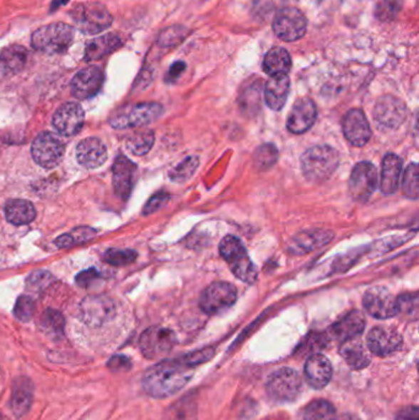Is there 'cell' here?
Wrapping results in <instances>:
<instances>
[{"instance_id": "6da1fadb", "label": "cell", "mask_w": 419, "mask_h": 420, "mask_svg": "<svg viewBox=\"0 0 419 420\" xmlns=\"http://www.w3.org/2000/svg\"><path fill=\"white\" fill-rule=\"evenodd\" d=\"M192 375V367L183 363L181 359L164 360L148 369L142 385L148 396L161 399L177 394L187 385Z\"/></svg>"}, {"instance_id": "7a4b0ae2", "label": "cell", "mask_w": 419, "mask_h": 420, "mask_svg": "<svg viewBox=\"0 0 419 420\" xmlns=\"http://www.w3.org/2000/svg\"><path fill=\"white\" fill-rule=\"evenodd\" d=\"M339 165V155L329 145L312 146L301 156V168L309 181L329 180Z\"/></svg>"}, {"instance_id": "3957f363", "label": "cell", "mask_w": 419, "mask_h": 420, "mask_svg": "<svg viewBox=\"0 0 419 420\" xmlns=\"http://www.w3.org/2000/svg\"><path fill=\"white\" fill-rule=\"evenodd\" d=\"M219 251L237 279L244 283H256L257 270L240 240L235 236L224 237L219 246Z\"/></svg>"}, {"instance_id": "277c9868", "label": "cell", "mask_w": 419, "mask_h": 420, "mask_svg": "<svg viewBox=\"0 0 419 420\" xmlns=\"http://www.w3.org/2000/svg\"><path fill=\"white\" fill-rule=\"evenodd\" d=\"M74 29L64 22H54L37 29L31 36L33 48L46 54H58L71 46Z\"/></svg>"}, {"instance_id": "5b68a950", "label": "cell", "mask_w": 419, "mask_h": 420, "mask_svg": "<svg viewBox=\"0 0 419 420\" xmlns=\"http://www.w3.org/2000/svg\"><path fill=\"white\" fill-rule=\"evenodd\" d=\"M76 27L86 35H96L111 26L112 15L100 3H81L71 11Z\"/></svg>"}, {"instance_id": "8992f818", "label": "cell", "mask_w": 419, "mask_h": 420, "mask_svg": "<svg viewBox=\"0 0 419 420\" xmlns=\"http://www.w3.org/2000/svg\"><path fill=\"white\" fill-rule=\"evenodd\" d=\"M164 112L160 103L143 102L118 111L116 115L110 118V124L113 128L127 129L143 127L157 120Z\"/></svg>"}, {"instance_id": "52a82bcc", "label": "cell", "mask_w": 419, "mask_h": 420, "mask_svg": "<svg viewBox=\"0 0 419 420\" xmlns=\"http://www.w3.org/2000/svg\"><path fill=\"white\" fill-rule=\"evenodd\" d=\"M266 389L268 396L276 402H291L300 394L301 377L293 369L283 367L268 377Z\"/></svg>"}, {"instance_id": "ba28073f", "label": "cell", "mask_w": 419, "mask_h": 420, "mask_svg": "<svg viewBox=\"0 0 419 420\" xmlns=\"http://www.w3.org/2000/svg\"><path fill=\"white\" fill-rule=\"evenodd\" d=\"M64 151V142L53 133H41L32 143V158L42 168H57L63 160Z\"/></svg>"}, {"instance_id": "9c48e42d", "label": "cell", "mask_w": 419, "mask_h": 420, "mask_svg": "<svg viewBox=\"0 0 419 420\" xmlns=\"http://www.w3.org/2000/svg\"><path fill=\"white\" fill-rule=\"evenodd\" d=\"M308 20L296 8H284L276 13L273 20V31L281 40L294 42L304 37Z\"/></svg>"}, {"instance_id": "30bf717a", "label": "cell", "mask_w": 419, "mask_h": 420, "mask_svg": "<svg viewBox=\"0 0 419 420\" xmlns=\"http://www.w3.org/2000/svg\"><path fill=\"white\" fill-rule=\"evenodd\" d=\"M237 299V289L232 284L225 282L210 284V287L202 292L200 306L205 314H222L225 309H230Z\"/></svg>"}, {"instance_id": "8fae6325", "label": "cell", "mask_w": 419, "mask_h": 420, "mask_svg": "<svg viewBox=\"0 0 419 420\" xmlns=\"http://www.w3.org/2000/svg\"><path fill=\"white\" fill-rule=\"evenodd\" d=\"M115 302L105 295H91L85 297L79 306V316L85 324L100 327L115 317Z\"/></svg>"}, {"instance_id": "7c38bea8", "label": "cell", "mask_w": 419, "mask_h": 420, "mask_svg": "<svg viewBox=\"0 0 419 420\" xmlns=\"http://www.w3.org/2000/svg\"><path fill=\"white\" fill-rule=\"evenodd\" d=\"M379 183L378 171L371 163H359L353 168L349 178V193L358 202H366L374 193Z\"/></svg>"}, {"instance_id": "4fadbf2b", "label": "cell", "mask_w": 419, "mask_h": 420, "mask_svg": "<svg viewBox=\"0 0 419 420\" xmlns=\"http://www.w3.org/2000/svg\"><path fill=\"white\" fill-rule=\"evenodd\" d=\"M176 344V336L171 329L150 327L144 331L139 339V348L147 359H156L169 353Z\"/></svg>"}, {"instance_id": "5bb4252c", "label": "cell", "mask_w": 419, "mask_h": 420, "mask_svg": "<svg viewBox=\"0 0 419 420\" xmlns=\"http://www.w3.org/2000/svg\"><path fill=\"white\" fill-rule=\"evenodd\" d=\"M363 305L375 319H386L397 316V297L383 287H374L366 292Z\"/></svg>"}, {"instance_id": "9a60e30c", "label": "cell", "mask_w": 419, "mask_h": 420, "mask_svg": "<svg viewBox=\"0 0 419 420\" xmlns=\"http://www.w3.org/2000/svg\"><path fill=\"white\" fill-rule=\"evenodd\" d=\"M406 106L400 98L395 96H383L376 102L374 118L376 124L383 129H395L405 121Z\"/></svg>"}, {"instance_id": "2e32d148", "label": "cell", "mask_w": 419, "mask_h": 420, "mask_svg": "<svg viewBox=\"0 0 419 420\" xmlns=\"http://www.w3.org/2000/svg\"><path fill=\"white\" fill-rule=\"evenodd\" d=\"M84 121V111L81 105L76 102H67L56 111L52 124L59 134L71 137L81 132Z\"/></svg>"}, {"instance_id": "e0dca14e", "label": "cell", "mask_w": 419, "mask_h": 420, "mask_svg": "<svg viewBox=\"0 0 419 420\" xmlns=\"http://www.w3.org/2000/svg\"><path fill=\"white\" fill-rule=\"evenodd\" d=\"M103 71L98 66H88L78 71L72 80V93L78 100L94 98L103 84Z\"/></svg>"}, {"instance_id": "ac0fdd59", "label": "cell", "mask_w": 419, "mask_h": 420, "mask_svg": "<svg viewBox=\"0 0 419 420\" xmlns=\"http://www.w3.org/2000/svg\"><path fill=\"white\" fill-rule=\"evenodd\" d=\"M137 180V165L123 155L117 156L112 166V181L116 195L122 200H127L132 193Z\"/></svg>"}, {"instance_id": "d6986e66", "label": "cell", "mask_w": 419, "mask_h": 420, "mask_svg": "<svg viewBox=\"0 0 419 420\" xmlns=\"http://www.w3.org/2000/svg\"><path fill=\"white\" fill-rule=\"evenodd\" d=\"M343 134L353 146H364L371 137V126L364 112L358 108L351 110L344 116Z\"/></svg>"}, {"instance_id": "ffe728a7", "label": "cell", "mask_w": 419, "mask_h": 420, "mask_svg": "<svg viewBox=\"0 0 419 420\" xmlns=\"http://www.w3.org/2000/svg\"><path fill=\"white\" fill-rule=\"evenodd\" d=\"M317 110L315 102L308 98H300L291 108L286 128L294 134H303L311 128L316 121Z\"/></svg>"}, {"instance_id": "44dd1931", "label": "cell", "mask_w": 419, "mask_h": 420, "mask_svg": "<svg viewBox=\"0 0 419 420\" xmlns=\"http://www.w3.org/2000/svg\"><path fill=\"white\" fill-rule=\"evenodd\" d=\"M368 348L378 357H386L400 349L402 337L393 328L375 327L368 334Z\"/></svg>"}, {"instance_id": "7402d4cb", "label": "cell", "mask_w": 419, "mask_h": 420, "mask_svg": "<svg viewBox=\"0 0 419 420\" xmlns=\"http://www.w3.org/2000/svg\"><path fill=\"white\" fill-rule=\"evenodd\" d=\"M76 160L83 168H100L108 160V149L98 138H86L76 146Z\"/></svg>"}, {"instance_id": "603a6c76", "label": "cell", "mask_w": 419, "mask_h": 420, "mask_svg": "<svg viewBox=\"0 0 419 420\" xmlns=\"http://www.w3.org/2000/svg\"><path fill=\"white\" fill-rule=\"evenodd\" d=\"M305 377L309 385L321 389L329 385L332 377V365L325 355L311 354L305 363Z\"/></svg>"}, {"instance_id": "cb8c5ba5", "label": "cell", "mask_w": 419, "mask_h": 420, "mask_svg": "<svg viewBox=\"0 0 419 420\" xmlns=\"http://www.w3.org/2000/svg\"><path fill=\"white\" fill-rule=\"evenodd\" d=\"M333 239L329 230L304 231L290 240L289 251L293 255H305L316 248L324 247Z\"/></svg>"}, {"instance_id": "d4e9b609", "label": "cell", "mask_w": 419, "mask_h": 420, "mask_svg": "<svg viewBox=\"0 0 419 420\" xmlns=\"http://www.w3.org/2000/svg\"><path fill=\"white\" fill-rule=\"evenodd\" d=\"M33 401V384L27 377H18L14 381L10 397V409L16 418L25 416Z\"/></svg>"}, {"instance_id": "484cf974", "label": "cell", "mask_w": 419, "mask_h": 420, "mask_svg": "<svg viewBox=\"0 0 419 420\" xmlns=\"http://www.w3.org/2000/svg\"><path fill=\"white\" fill-rule=\"evenodd\" d=\"M366 328V319L359 311H352L331 327V334L341 343L358 338Z\"/></svg>"}, {"instance_id": "4316f807", "label": "cell", "mask_w": 419, "mask_h": 420, "mask_svg": "<svg viewBox=\"0 0 419 420\" xmlns=\"http://www.w3.org/2000/svg\"><path fill=\"white\" fill-rule=\"evenodd\" d=\"M290 80L288 76H271L264 86V100L269 108L279 111L286 105L289 95Z\"/></svg>"}, {"instance_id": "83f0119b", "label": "cell", "mask_w": 419, "mask_h": 420, "mask_svg": "<svg viewBox=\"0 0 419 420\" xmlns=\"http://www.w3.org/2000/svg\"><path fill=\"white\" fill-rule=\"evenodd\" d=\"M27 57V49L19 44H13L3 49L0 52V76L18 74L26 66Z\"/></svg>"}, {"instance_id": "f1b7e54d", "label": "cell", "mask_w": 419, "mask_h": 420, "mask_svg": "<svg viewBox=\"0 0 419 420\" xmlns=\"http://www.w3.org/2000/svg\"><path fill=\"white\" fill-rule=\"evenodd\" d=\"M402 163L400 158L395 154H388L383 158L381 177H380V190L383 195H393L400 185Z\"/></svg>"}, {"instance_id": "f546056e", "label": "cell", "mask_w": 419, "mask_h": 420, "mask_svg": "<svg viewBox=\"0 0 419 420\" xmlns=\"http://www.w3.org/2000/svg\"><path fill=\"white\" fill-rule=\"evenodd\" d=\"M122 39L117 34H108L100 36L98 39L90 41L85 47V61L93 62L98 61L101 58L106 57L108 54L113 53L115 51L122 46Z\"/></svg>"}, {"instance_id": "4dcf8cb0", "label": "cell", "mask_w": 419, "mask_h": 420, "mask_svg": "<svg viewBox=\"0 0 419 420\" xmlns=\"http://www.w3.org/2000/svg\"><path fill=\"white\" fill-rule=\"evenodd\" d=\"M339 353L353 370L366 369L371 364V357L368 355L364 345L358 338L343 342L341 345Z\"/></svg>"}, {"instance_id": "1f68e13d", "label": "cell", "mask_w": 419, "mask_h": 420, "mask_svg": "<svg viewBox=\"0 0 419 420\" xmlns=\"http://www.w3.org/2000/svg\"><path fill=\"white\" fill-rule=\"evenodd\" d=\"M5 217L14 225H26L36 217L33 204L24 199H13L5 205Z\"/></svg>"}, {"instance_id": "d6a6232c", "label": "cell", "mask_w": 419, "mask_h": 420, "mask_svg": "<svg viewBox=\"0 0 419 420\" xmlns=\"http://www.w3.org/2000/svg\"><path fill=\"white\" fill-rule=\"evenodd\" d=\"M291 68V58L288 51L281 47L272 48L264 59V71L269 76H288Z\"/></svg>"}, {"instance_id": "836d02e7", "label": "cell", "mask_w": 419, "mask_h": 420, "mask_svg": "<svg viewBox=\"0 0 419 420\" xmlns=\"http://www.w3.org/2000/svg\"><path fill=\"white\" fill-rule=\"evenodd\" d=\"M40 326L46 336L52 339H61L64 336L66 319L57 309H46L41 317Z\"/></svg>"}, {"instance_id": "e575fe53", "label": "cell", "mask_w": 419, "mask_h": 420, "mask_svg": "<svg viewBox=\"0 0 419 420\" xmlns=\"http://www.w3.org/2000/svg\"><path fill=\"white\" fill-rule=\"evenodd\" d=\"M304 420H336L337 411L333 404L324 399H319L308 404L303 411Z\"/></svg>"}, {"instance_id": "d590c367", "label": "cell", "mask_w": 419, "mask_h": 420, "mask_svg": "<svg viewBox=\"0 0 419 420\" xmlns=\"http://www.w3.org/2000/svg\"><path fill=\"white\" fill-rule=\"evenodd\" d=\"M155 140V135L152 130H143V132H137L132 134L127 142L125 146L127 149L133 155L137 156H143L148 154L152 149Z\"/></svg>"}, {"instance_id": "8d00e7d4", "label": "cell", "mask_w": 419, "mask_h": 420, "mask_svg": "<svg viewBox=\"0 0 419 420\" xmlns=\"http://www.w3.org/2000/svg\"><path fill=\"white\" fill-rule=\"evenodd\" d=\"M96 236V231L88 226H81V227H76L72 232L62 235L59 236L58 239L54 241L56 246L59 248H67L76 246L78 243L86 242L89 240L93 239Z\"/></svg>"}, {"instance_id": "74e56055", "label": "cell", "mask_w": 419, "mask_h": 420, "mask_svg": "<svg viewBox=\"0 0 419 420\" xmlns=\"http://www.w3.org/2000/svg\"><path fill=\"white\" fill-rule=\"evenodd\" d=\"M188 34L190 31H188L187 27L182 26V25L166 27L157 36V44L164 48L176 47L183 42Z\"/></svg>"}, {"instance_id": "f35d334b", "label": "cell", "mask_w": 419, "mask_h": 420, "mask_svg": "<svg viewBox=\"0 0 419 420\" xmlns=\"http://www.w3.org/2000/svg\"><path fill=\"white\" fill-rule=\"evenodd\" d=\"M196 402L192 398L180 399L167 411L165 420H196Z\"/></svg>"}, {"instance_id": "ab89813d", "label": "cell", "mask_w": 419, "mask_h": 420, "mask_svg": "<svg viewBox=\"0 0 419 420\" xmlns=\"http://www.w3.org/2000/svg\"><path fill=\"white\" fill-rule=\"evenodd\" d=\"M198 166H200V159L197 156H190L170 173V178L179 183L188 181L193 176V173H196Z\"/></svg>"}, {"instance_id": "60d3db41", "label": "cell", "mask_w": 419, "mask_h": 420, "mask_svg": "<svg viewBox=\"0 0 419 420\" xmlns=\"http://www.w3.org/2000/svg\"><path fill=\"white\" fill-rule=\"evenodd\" d=\"M53 282L54 277L49 273L48 270H36L29 275V278H27V290L35 292V294H41V292H45L47 287H51Z\"/></svg>"}, {"instance_id": "b9f144b4", "label": "cell", "mask_w": 419, "mask_h": 420, "mask_svg": "<svg viewBox=\"0 0 419 420\" xmlns=\"http://www.w3.org/2000/svg\"><path fill=\"white\" fill-rule=\"evenodd\" d=\"M276 159H278V150L273 144L261 145L254 153V165H256V168L262 170V171L268 170L276 164Z\"/></svg>"}, {"instance_id": "7bdbcfd3", "label": "cell", "mask_w": 419, "mask_h": 420, "mask_svg": "<svg viewBox=\"0 0 419 420\" xmlns=\"http://www.w3.org/2000/svg\"><path fill=\"white\" fill-rule=\"evenodd\" d=\"M138 253L133 250H117V248H110L105 253V262L113 267H125L130 265L135 261Z\"/></svg>"}, {"instance_id": "ee69618b", "label": "cell", "mask_w": 419, "mask_h": 420, "mask_svg": "<svg viewBox=\"0 0 419 420\" xmlns=\"http://www.w3.org/2000/svg\"><path fill=\"white\" fill-rule=\"evenodd\" d=\"M402 190L408 198L413 200L418 199V165L410 164L407 168L402 182Z\"/></svg>"}, {"instance_id": "f6af8a7d", "label": "cell", "mask_w": 419, "mask_h": 420, "mask_svg": "<svg viewBox=\"0 0 419 420\" xmlns=\"http://www.w3.org/2000/svg\"><path fill=\"white\" fill-rule=\"evenodd\" d=\"M35 311H36V304H35L33 299L29 295L19 297L15 307H14L15 317L21 322H29L33 317Z\"/></svg>"}, {"instance_id": "bcb514c9", "label": "cell", "mask_w": 419, "mask_h": 420, "mask_svg": "<svg viewBox=\"0 0 419 420\" xmlns=\"http://www.w3.org/2000/svg\"><path fill=\"white\" fill-rule=\"evenodd\" d=\"M418 314V295L417 294H405L397 297V314H403L407 317L415 319Z\"/></svg>"}, {"instance_id": "7dc6e473", "label": "cell", "mask_w": 419, "mask_h": 420, "mask_svg": "<svg viewBox=\"0 0 419 420\" xmlns=\"http://www.w3.org/2000/svg\"><path fill=\"white\" fill-rule=\"evenodd\" d=\"M241 110L252 113L254 111L259 110V88L257 86H250L241 95Z\"/></svg>"}, {"instance_id": "c3c4849f", "label": "cell", "mask_w": 419, "mask_h": 420, "mask_svg": "<svg viewBox=\"0 0 419 420\" xmlns=\"http://www.w3.org/2000/svg\"><path fill=\"white\" fill-rule=\"evenodd\" d=\"M214 355V349L213 348H205V349L197 350L193 353L187 354L185 357H181V360L183 363L188 365L190 367H195L200 364L207 363L210 362V359L213 358Z\"/></svg>"}, {"instance_id": "681fc988", "label": "cell", "mask_w": 419, "mask_h": 420, "mask_svg": "<svg viewBox=\"0 0 419 420\" xmlns=\"http://www.w3.org/2000/svg\"><path fill=\"white\" fill-rule=\"evenodd\" d=\"M326 345H327V338L325 334H310L304 343L303 348L300 347V349L303 354H315L324 349Z\"/></svg>"}, {"instance_id": "f907efd6", "label": "cell", "mask_w": 419, "mask_h": 420, "mask_svg": "<svg viewBox=\"0 0 419 420\" xmlns=\"http://www.w3.org/2000/svg\"><path fill=\"white\" fill-rule=\"evenodd\" d=\"M100 279H101V275H100L98 270L91 268V270H84V272H81V273L76 275V285L84 287V289H89L94 284L98 283Z\"/></svg>"}, {"instance_id": "816d5d0a", "label": "cell", "mask_w": 419, "mask_h": 420, "mask_svg": "<svg viewBox=\"0 0 419 420\" xmlns=\"http://www.w3.org/2000/svg\"><path fill=\"white\" fill-rule=\"evenodd\" d=\"M170 199V195L165 192H160V193H156L155 195H152V198L148 200V203L145 204V207L143 209V214L148 215V214H152V212L159 210L162 208L167 200Z\"/></svg>"}, {"instance_id": "f5cc1de1", "label": "cell", "mask_w": 419, "mask_h": 420, "mask_svg": "<svg viewBox=\"0 0 419 420\" xmlns=\"http://www.w3.org/2000/svg\"><path fill=\"white\" fill-rule=\"evenodd\" d=\"M108 367L113 372H128L132 367V362L125 355H115L108 360Z\"/></svg>"}, {"instance_id": "db71d44e", "label": "cell", "mask_w": 419, "mask_h": 420, "mask_svg": "<svg viewBox=\"0 0 419 420\" xmlns=\"http://www.w3.org/2000/svg\"><path fill=\"white\" fill-rule=\"evenodd\" d=\"M419 419V409L415 406H410V407L403 408L401 411L397 413L395 420H418Z\"/></svg>"}, {"instance_id": "11a10c76", "label": "cell", "mask_w": 419, "mask_h": 420, "mask_svg": "<svg viewBox=\"0 0 419 420\" xmlns=\"http://www.w3.org/2000/svg\"><path fill=\"white\" fill-rule=\"evenodd\" d=\"M186 68V64L183 62H176L170 68L169 73H167V81H175V80L180 78Z\"/></svg>"}, {"instance_id": "9f6ffc18", "label": "cell", "mask_w": 419, "mask_h": 420, "mask_svg": "<svg viewBox=\"0 0 419 420\" xmlns=\"http://www.w3.org/2000/svg\"><path fill=\"white\" fill-rule=\"evenodd\" d=\"M339 420H361L358 416H353V414H344V416H341V419Z\"/></svg>"}, {"instance_id": "6f0895ef", "label": "cell", "mask_w": 419, "mask_h": 420, "mask_svg": "<svg viewBox=\"0 0 419 420\" xmlns=\"http://www.w3.org/2000/svg\"><path fill=\"white\" fill-rule=\"evenodd\" d=\"M0 420H1V419H0Z\"/></svg>"}]
</instances>
